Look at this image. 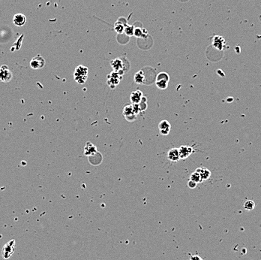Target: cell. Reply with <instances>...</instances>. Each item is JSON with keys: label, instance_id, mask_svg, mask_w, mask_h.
Here are the masks:
<instances>
[{"label": "cell", "instance_id": "cell-23", "mask_svg": "<svg viewBox=\"0 0 261 260\" xmlns=\"http://www.w3.org/2000/svg\"><path fill=\"white\" fill-rule=\"evenodd\" d=\"M134 28L131 26H127L125 28V32L128 35H134Z\"/></svg>", "mask_w": 261, "mask_h": 260}, {"label": "cell", "instance_id": "cell-2", "mask_svg": "<svg viewBox=\"0 0 261 260\" xmlns=\"http://www.w3.org/2000/svg\"><path fill=\"white\" fill-rule=\"evenodd\" d=\"M170 81L169 74L166 72H160L157 75L155 81V85L160 90H165L168 85Z\"/></svg>", "mask_w": 261, "mask_h": 260}, {"label": "cell", "instance_id": "cell-8", "mask_svg": "<svg viewBox=\"0 0 261 260\" xmlns=\"http://www.w3.org/2000/svg\"><path fill=\"white\" fill-rule=\"evenodd\" d=\"M123 114L125 118L129 122H133L136 120L137 115L134 113V110H133L132 105H125L123 109Z\"/></svg>", "mask_w": 261, "mask_h": 260}, {"label": "cell", "instance_id": "cell-11", "mask_svg": "<svg viewBox=\"0 0 261 260\" xmlns=\"http://www.w3.org/2000/svg\"><path fill=\"white\" fill-rule=\"evenodd\" d=\"M212 45L214 46L215 48L218 49V51H223L226 47V42L223 37L219 36V35H215L213 38Z\"/></svg>", "mask_w": 261, "mask_h": 260}, {"label": "cell", "instance_id": "cell-6", "mask_svg": "<svg viewBox=\"0 0 261 260\" xmlns=\"http://www.w3.org/2000/svg\"><path fill=\"white\" fill-rule=\"evenodd\" d=\"M13 78V74L8 67L5 65H2L0 67V81L4 83H8Z\"/></svg>", "mask_w": 261, "mask_h": 260}, {"label": "cell", "instance_id": "cell-25", "mask_svg": "<svg viewBox=\"0 0 261 260\" xmlns=\"http://www.w3.org/2000/svg\"><path fill=\"white\" fill-rule=\"evenodd\" d=\"M190 260H203V259H202L200 256L196 255V256H191Z\"/></svg>", "mask_w": 261, "mask_h": 260}, {"label": "cell", "instance_id": "cell-7", "mask_svg": "<svg viewBox=\"0 0 261 260\" xmlns=\"http://www.w3.org/2000/svg\"><path fill=\"white\" fill-rule=\"evenodd\" d=\"M179 150V154L180 159H185L189 158L191 154L194 152L192 147L189 145H182L181 146Z\"/></svg>", "mask_w": 261, "mask_h": 260}, {"label": "cell", "instance_id": "cell-4", "mask_svg": "<svg viewBox=\"0 0 261 260\" xmlns=\"http://www.w3.org/2000/svg\"><path fill=\"white\" fill-rule=\"evenodd\" d=\"M122 80V75L116 72H112L107 75V84L111 89H114Z\"/></svg>", "mask_w": 261, "mask_h": 260}, {"label": "cell", "instance_id": "cell-13", "mask_svg": "<svg viewBox=\"0 0 261 260\" xmlns=\"http://www.w3.org/2000/svg\"><path fill=\"white\" fill-rule=\"evenodd\" d=\"M143 96H143V92L140 91V90H135V91L132 92L130 96V100H131V104L132 105L139 104Z\"/></svg>", "mask_w": 261, "mask_h": 260}, {"label": "cell", "instance_id": "cell-20", "mask_svg": "<svg viewBox=\"0 0 261 260\" xmlns=\"http://www.w3.org/2000/svg\"><path fill=\"white\" fill-rule=\"evenodd\" d=\"M138 105H139L140 110H141V112L146 111V109L147 108V99H146V98L145 96H143V99H142V100L140 101V102Z\"/></svg>", "mask_w": 261, "mask_h": 260}, {"label": "cell", "instance_id": "cell-14", "mask_svg": "<svg viewBox=\"0 0 261 260\" xmlns=\"http://www.w3.org/2000/svg\"><path fill=\"white\" fill-rule=\"evenodd\" d=\"M97 152H98V150H97L96 147H95L93 144L91 143V142H89V141L87 142V143L86 144V145H85L84 151H83L84 154L87 156H94L95 154H96Z\"/></svg>", "mask_w": 261, "mask_h": 260}, {"label": "cell", "instance_id": "cell-19", "mask_svg": "<svg viewBox=\"0 0 261 260\" xmlns=\"http://www.w3.org/2000/svg\"><path fill=\"white\" fill-rule=\"evenodd\" d=\"M255 203L252 200H248L244 203V208L247 211H252L254 209Z\"/></svg>", "mask_w": 261, "mask_h": 260}, {"label": "cell", "instance_id": "cell-22", "mask_svg": "<svg viewBox=\"0 0 261 260\" xmlns=\"http://www.w3.org/2000/svg\"><path fill=\"white\" fill-rule=\"evenodd\" d=\"M145 32V29H140V28H137V29H134V35H136L137 37H144V35H143V33H144Z\"/></svg>", "mask_w": 261, "mask_h": 260}, {"label": "cell", "instance_id": "cell-5", "mask_svg": "<svg viewBox=\"0 0 261 260\" xmlns=\"http://www.w3.org/2000/svg\"><path fill=\"white\" fill-rule=\"evenodd\" d=\"M45 64V60H44L43 56H41V55H36V56L32 59V60L29 63V65L32 69L38 70V69H43Z\"/></svg>", "mask_w": 261, "mask_h": 260}, {"label": "cell", "instance_id": "cell-12", "mask_svg": "<svg viewBox=\"0 0 261 260\" xmlns=\"http://www.w3.org/2000/svg\"><path fill=\"white\" fill-rule=\"evenodd\" d=\"M167 158L170 160V162H174V163H176V162H179L180 160V157H179V150L178 148H171L167 154Z\"/></svg>", "mask_w": 261, "mask_h": 260}, {"label": "cell", "instance_id": "cell-3", "mask_svg": "<svg viewBox=\"0 0 261 260\" xmlns=\"http://www.w3.org/2000/svg\"><path fill=\"white\" fill-rule=\"evenodd\" d=\"M16 247V242L15 240L8 241L4 245L2 248V256L4 259H9L12 254L14 253Z\"/></svg>", "mask_w": 261, "mask_h": 260}, {"label": "cell", "instance_id": "cell-15", "mask_svg": "<svg viewBox=\"0 0 261 260\" xmlns=\"http://www.w3.org/2000/svg\"><path fill=\"white\" fill-rule=\"evenodd\" d=\"M26 17L23 14H16L13 17V23L17 26H23L26 24Z\"/></svg>", "mask_w": 261, "mask_h": 260}, {"label": "cell", "instance_id": "cell-10", "mask_svg": "<svg viewBox=\"0 0 261 260\" xmlns=\"http://www.w3.org/2000/svg\"><path fill=\"white\" fill-rule=\"evenodd\" d=\"M159 132L161 135H167L170 134V129H171V125H170L169 121L167 120H161L159 124Z\"/></svg>", "mask_w": 261, "mask_h": 260}, {"label": "cell", "instance_id": "cell-17", "mask_svg": "<svg viewBox=\"0 0 261 260\" xmlns=\"http://www.w3.org/2000/svg\"><path fill=\"white\" fill-rule=\"evenodd\" d=\"M134 82H135L136 83H137V84H143V83H144L145 75L143 71L141 70L137 72L136 74H134Z\"/></svg>", "mask_w": 261, "mask_h": 260}, {"label": "cell", "instance_id": "cell-21", "mask_svg": "<svg viewBox=\"0 0 261 260\" xmlns=\"http://www.w3.org/2000/svg\"><path fill=\"white\" fill-rule=\"evenodd\" d=\"M115 30H116L118 33H122V32L125 31V27H124V26L121 23L117 22L116 25H115Z\"/></svg>", "mask_w": 261, "mask_h": 260}, {"label": "cell", "instance_id": "cell-24", "mask_svg": "<svg viewBox=\"0 0 261 260\" xmlns=\"http://www.w3.org/2000/svg\"><path fill=\"white\" fill-rule=\"evenodd\" d=\"M188 186H189V188L194 189L195 187H196L197 186H198V183H195L194 181H191V180H189V182H188Z\"/></svg>", "mask_w": 261, "mask_h": 260}, {"label": "cell", "instance_id": "cell-9", "mask_svg": "<svg viewBox=\"0 0 261 260\" xmlns=\"http://www.w3.org/2000/svg\"><path fill=\"white\" fill-rule=\"evenodd\" d=\"M111 64L114 72H118L119 74H120L121 75H122V74H123V72H124L125 65H124V63H123V61H122V59L116 58V59H115V60H113L111 61Z\"/></svg>", "mask_w": 261, "mask_h": 260}, {"label": "cell", "instance_id": "cell-18", "mask_svg": "<svg viewBox=\"0 0 261 260\" xmlns=\"http://www.w3.org/2000/svg\"><path fill=\"white\" fill-rule=\"evenodd\" d=\"M190 180H191V181H194V182L198 183H198L203 182V181H202V179H201V177H200V174H199L197 172H193V173L191 174V175H190Z\"/></svg>", "mask_w": 261, "mask_h": 260}, {"label": "cell", "instance_id": "cell-16", "mask_svg": "<svg viewBox=\"0 0 261 260\" xmlns=\"http://www.w3.org/2000/svg\"><path fill=\"white\" fill-rule=\"evenodd\" d=\"M198 173L200 174V177H201L202 181H207L208 180L211 176V172L208 168H205V167H200V168H197L196 171Z\"/></svg>", "mask_w": 261, "mask_h": 260}, {"label": "cell", "instance_id": "cell-1", "mask_svg": "<svg viewBox=\"0 0 261 260\" xmlns=\"http://www.w3.org/2000/svg\"><path fill=\"white\" fill-rule=\"evenodd\" d=\"M88 68L83 65H79L74 69V79L79 84H84L88 78Z\"/></svg>", "mask_w": 261, "mask_h": 260}]
</instances>
